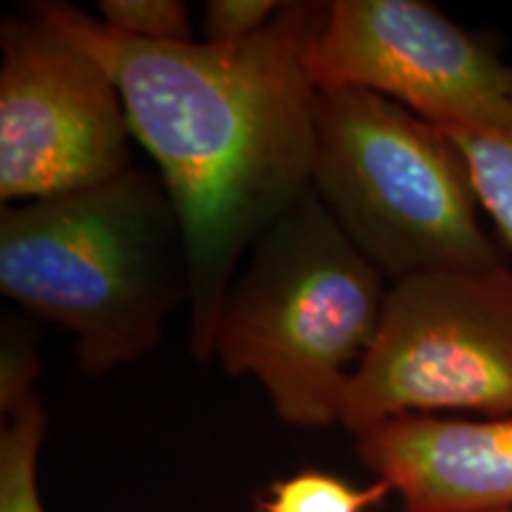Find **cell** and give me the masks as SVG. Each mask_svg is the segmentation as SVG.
Instances as JSON below:
<instances>
[{
	"instance_id": "6da1fadb",
	"label": "cell",
	"mask_w": 512,
	"mask_h": 512,
	"mask_svg": "<svg viewBox=\"0 0 512 512\" xmlns=\"http://www.w3.org/2000/svg\"><path fill=\"white\" fill-rule=\"evenodd\" d=\"M38 12L110 74L133 140L174 200L190 256V349L209 361L249 249L311 188L316 86L306 57L328 3H283L233 48L138 41L74 5Z\"/></svg>"
},
{
	"instance_id": "7a4b0ae2",
	"label": "cell",
	"mask_w": 512,
	"mask_h": 512,
	"mask_svg": "<svg viewBox=\"0 0 512 512\" xmlns=\"http://www.w3.org/2000/svg\"><path fill=\"white\" fill-rule=\"evenodd\" d=\"M0 292L74 335L86 375L155 351L164 325L190 304L181 216L157 171L0 211Z\"/></svg>"
},
{
	"instance_id": "3957f363",
	"label": "cell",
	"mask_w": 512,
	"mask_h": 512,
	"mask_svg": "<svg viewBox=\"0 0 512 512\" xmlns=\"http://www.w3.org/2000/svg\"><path fill=\"white\" fill-rule=\"evenodd\" d=\"M389 285L309 188L249 249L211 358L230 377H254L287 425L328 427L342 420Z\"/></svg>"
},
{
	"instance_id": "277c9868",
	"label": "cell",
	"mask_w": 512,
	"mask_h": 512,
	"mask_svg": "<svg viewBox=\"0 0 512 512\" xmlns=\"http://www.w3.org/2000/svg\"><path fill=\"white\" fill-rule=\"evenodd\" d=\"M311 188L389 283L508 264L439 126L361 88H316Z\"/></svg>"
},
{
	"instance_id": "5b68a950",
	"label": "cell",
	"mask_w": 512,
	"mask_h": 512,
	"mask_svg": "<svg viewBox=\"0 0 512 512\" xmlns=\"http://www.w3.org/2000/svg\"><path fill=\"white\" fill-rule=\"evenodd\" d=\"M512 415V268H446L389 285L342 425L361 437L401 415Z\"/></svg>"
},
{
	"instance_id": "8992f818",
	"label": "cell",
	"mask_w": 512,
	"mask_h": 512,
	"mask_svg": "<svg viewBox=\"0 0 512 512\" xmlns=\"http://www.w3.org/2000/svg\"><path fill=\"white\" fill-rule=\"evenodd\" d=\"M0 46L3 207L93 188L136 166L124 102L95 57L38 10L5 17Z\"/></svg>"
},
{
	"instance_id": "52a82bcc",
	"label": "cell",
	"mask_w": 512,
	"mask_h": 512,
	"mask_svg": "<svg viewBox=\"0 0 512 512\" xmlns=\"http://www.w3.org/2000/svg\"><path fill=\"white\" fill-rule=\"evenodd\" d=\"M316 88H361L441 131L512 128V64L422 0H335L309 57Z\"/></svg>"
},
{
	"instance_id": "ba28073f",
	"label": "cell",
	"mask_w": 512,
	"mask_h": 512,
	"mask_svg": "<svg viewBox=\"0 0 512 512\" xmlns=\"http://www.w3.org/2000/svg\"><path fill=\"white\" fill-rule=\"evenodd\" d=\"M356 451L403 512L512 508V415H401L356 437Z\"/></svg>"
},
{
	"instance_id": "9c48e42d",
	"label": "cell",
	"mask_w": 512,
	"mask_h": 512,
	"mask_svg": "<svg viewBox=\"0 0 512 512\" xmlns=\"http://www.w3.org/2000/svg\"><path fill=\"white\" fill-rule=\"evenodd\" d=\"M0 430V512H46L38 494V453L46 437V411L34 392L8 406Z\"/></svg>"
},
{
	"instance_id": "30bf717a",
	"label": "cell",
	"mask_w": 512,
	"mask_h": 512,
	"mask_svg": "<svg viewBox=\"0 0 512 512\" xmlns=\"http://www.w3.org/2000/svg\"><path fill=\"white\" fill-rule=\"evenodd\" d=\"M444 133L463 157L479 209L489 216L503 252L512 254V128Z\"/></svg>"
},
{
	"instance_id": "8fae6325",
	"label": "cell",
	"mask_w": 512,
	"mask_h": 512,
	"mask_svg": "<svg viewBox=\"0 0 512 512\" xmlns=\"http://www.w3.org/2000/svg\"><path fill=\"white\" fill-rule=\"evenodd\" d=\"M389 494H394L392 486L380 479L370 486H356L337 475L306 470L273 482L268 494L256 501V508L261 512H366Z\"/></svg>"
},
{
	"instance_id": "7c38bea8",
	"label": "cell",
	"mask_w": 512,
	"mask_h": 512,
	"mask_svg": "<svg viewBox=\"0 0 512 512\" xmlns=\"http://www.w3.org/2000/svg\"><path fill=\"white\" fill-rule=\"evenodd\" d=\"M105 27L147 43H192L188 5L178 0H102Z\"/></svg>"
},
{
	"instance_id": "4fadbf2b",
	"label": "cell",
	"mask_w": 512,
	"mask_h": 512,
	"mask_svg": "<svg viewBox=\"0 0 512 512\" xmlns=\"http://www.w3.org/2000/svg\"><path fill=\"white\" fill-rule=\"evenodd\" d=\"M278 0H211L202 19V43L233 48L252 41L278 15Z\"/></svg>"
},
{
	"instance_id": "5bb4252c",
	"label": "cell",
	"mask_w": 512,
	"mask_h": 512,
	"mask_svg": "<svg viewBox=\"0 0 512 512\" xmlns=\"http://www.w3.org/2000/svg\"><path fill=\"white\" fill-rule=\"evenodd\" d=\"M486 512H512V508L510 510H486Z\"/></svg>"
}]
</instances>
